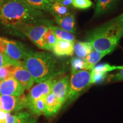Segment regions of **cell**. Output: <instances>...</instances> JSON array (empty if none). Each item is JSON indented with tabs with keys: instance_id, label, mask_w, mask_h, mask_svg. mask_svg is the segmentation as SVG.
Instances as JSON below:
<instances>
[{
	"instance_id": "277c9868",
	"label": "cell",
	"mask_w": 123,
	"mask_h": 123,
	"mask_svg": "<svg viewBox=\"0 0 123 123\" xmlns=\"http://www.w3.org/2000/svg\"><path fill=\"white\" fill-rule=\"evenodd\" d=\"M91 71L80 70L71 73L70 78V92L65 102L66 105L74 101L77 98L90 87Z\"/></svg>"
},
{
	"instance_id": "30bf717a",
	"label": "cell",
	"mask_w": 123,
	"mask_h": 123,
	"mask_svg": "<svg viewBox=\"0 0 123 123\" xmlns=\"http://www.w3.org/2000/svg\"><path fill=\"white\" fill-rule=\"evenodd\" d=\"M24 88L14 78L0 80V95L20 96L24 94Z\"/></svg>"
},
{
	"instance_id": "5bb4252c",
	"label": "cell",
	"mask_w": 123,
	"mask_h": 123,
	"mask_svg": "<svg viewBox=\"0 0 123 123\" xmlns=\"http://www.w3.org/2000/svg\"><path fill=\"white\" fill-rule=\"evenodd\" d=\"M62 106L61 101L51 92L46 97L44 116L46 117L54 116L61 110Z\"/></svg>"
},
{
	"instance_id": "d6986e66",
	"label": "cell",
	"mask_w": 123,
	"mask_h": 123,
	"mask_svg": "<svg viewBox=\"0 0 123 123\" xmlns=\"http://www.w3.org/2000/svg\"><path fill=\"white\" fill-rule=\"evenodd\" d=\"M46 96L41 97L31 103L26 105L28 108L33 115L37 116H39L44 115V109H45V102Z\"/></svg>"
},
{
	"instance_id": "7402d4cb",
	"label": "cell",
	"mask_w": 123,
	"mask_h": 123,
	"mask_svg": "<svg viewBox=\"0 0 123 123\" xmlns=\"http://www.w3.org/2000/svg\"><path fill=\"white\" fill-rule=\"evenodd\" d=\"M8 64L0 68V80H5L13 78V74L17 66L22 64Z\"/></svg>"
},
{
	"instance_id": "3957f363",
	"label": "cell",
	"mask_w": 123,
	"mask_h": 123,
	"mask_svg": "<svg viewBox=\"0 0 123 123\" xmlns=\"http://www.w3.org/2000/svg\"><path fill=\"white\" fill-rule=\"evenodd\" d=\"M123 37V13L88 32L87 41L93 50L110 54Z\"/></svg>"
},
{
	"instance_id": "ac0fdd59",
	"label": "cell",
	"mask_w": 123,
	"mask_h": 123,
	"mask_svg": "<svg viewBox=\"0 0 123 123\" xmlns=\"http://www.w3.org/2000/svg\"><path fill=\"white\" fill-rule=\"evenodd\" d=\"M108 54L105 52H100L93 50L90 54L87 55L84 60L87 66V70L91 71L104 56Z\"/></svg>"
},
{
	"instance_id": "f1b7e54d",
	"label": "cell",
	"mask_w": 123,
	"mask_h": 123,
	"mask_svg": "<svg viewBox=\"0 0 123 123\" xmlns=\"http://www.w3.org/2000/svg\"><path fill=\"white\" fill-rule=\"evenodd\" d=\"M108 82H116V81H123V68L120 69V71L116 74L111 75L107 76Z\"/></svg>"
},
{
	"instance_id": "d4e9b609",
	"label": "cell",
	"mask_w": 123,
	"mask_h": 123,
	"mask_svg": "<svg viewBox=\"0 0 123 123\" xmlns=\"http://www.w3.org/2000/svg\"><path fill=\"white\" fill-rule=\"evenodd\" d=\"M52 10L53 12L54 17L56 16V15L63 16V15L68 14L70 13L69 7L63 5L59 2H55L53 3Z\"/></svg>"
},
{
	"instance_id": "ffe728a7",
	"label": "cell",
	"mask_w": 123,
	"mask_h": 123,
	"mask_svg": "<svg viewBox=\"0 0 123 123\" xmlns=\"http://www.w3.org/2000/svg\"><path fill=\"white\" fill-rule=\"evenodd\" d=\"M43 39V42L45 46V50H53L57 38L55 36L54 32L50 27H48L47 30L44 34Z\"/></svg>"
},
{
	"instance_id": "ba28073f",
	"label": "cell",
	"mask_w": 123,
	"mask_h": 123,
	"mask_svg": "<svg viewBox=\"0 0 123 123\" xmlns=\"http://www.w3.org/2000/svg\"><path fill=\"white\" fill-rule=\"evenodd\" d=\"M6 43V49L5 54L15 61L24 59L31 51L29 50L22 42L18 41L7 39Z\"/></svg>"
},
{
	"instance_id": "cb8c5ba5",
	"label": "cell",
	"mask_w": 123,
	"mask_h": 123,
	"mask_svg": "<svg viewBox=\"0 0 123 123\" xmlns=\"http://www.w3.org/2000/svg\"><path fill=\"white\" fill-rule=\"evenodd\" d=\"M123 68V66H112L108 63H101L95 66L91 71L95 73H107L116 70H120Z\"/></svg>"
},
{
	"instance_id": "8fae6325",
	"label": "cell",
	"mask_w": 123,
	"mask_h": 123,
	"mask_svg": "<svg viewBox=\"0 0 123 123\" xmlns=\"http://www.w3.org/2000/svg\"><path fill=\"white\" fill-rule=\"evenodd\" d=\"M13 78L19 83L25 90L30 89L35 82L33 76L25 67L24 62L17 66L13 74Z\"/></svg>"
},
{
	"instance_id": "484cf974",
	"label": "cell",
	"mask_w": 123,
	"mask_h": 123,
	"mask_svg": "<svg viewBox=\"0 0 123 123\" xmlns=\"http://www.w3.org/2000/svg\"><path fill=\"white\" fill-rule=\"evenodd\" d=\"M107 73H95L91 71V82L92 84L101 83L107 78Z\"/></svg>"
},
{
	"instance_id": "603a6c76",
	"label": "cell",
	"mask_w": 123,
	"mask_h": 123,
	"mask_svg": "<svg viewBox=\"0 0 123 123\" xmlns=\"http://www.w3.org/2000/svg\"><path fill=\"white\" fill-rule=\"evenodd\" d=\"M70 63L71 73L83 70H88L87 64L84 59L79 57H74L71 59Z\"/></svg>"
},
{
	"instance_id": "52a82bcc",
	"label": "cell",
	"mask_w": 123,
	"mask_h": 123,
	"mask_svg": "<svg viewBox=\"0 0 123 123\" xmlns=\"http://www.w3.org/2000/svg\"><path fill=\"white\" fill-rule=\"evenodd\" d=\"M2 110L6 112L17 113L26 108V96L0 95Z\"/></svg>"
},
{
	"instance_id": "e0dca14e",
	"label": "cell",
	"mask_w": 123,
	"mask_h": 123,
	"mask_svg": "<svg viewBox=\"0 0 123 123\" xmlns=\"http://www.w3.org/2000/svg\"><path fill=\"white\" fill-rule=\"evenodd\" d=\"M31 6L44 12H48L53 16L52 3L50 0H25Z\"/></svg>"
},
{
	"instance_id": "8992f818",
	"label": "cell",
	"mask_w": 123,
	"mask_h": 123,
	"mask_svg": "<svg viewBox=\"0 0 123 123\" xmlns=\"http://www.w3.org/2000/svg\"><path fill=\"white\" fill-rule=\"evenodd\" d=\"M62 75L53 77L42 82L38 83L31 89L28 95L26 96V108L28 104L34 102L41 97L47 96L50 93L53 85Z\"/></svg>"
},
{
	"instance_id": "4dcf8cb0",
	"label": "cell",
	"mask_w": 123,
	"mask_h": 123,
	"mask_svg": "<svg viewBox=\"0 0 123 123\" xmlns=\"http://www.w3.org/2000/svg\"><path fill=\"white\" fill-rule=\"evenodd\" d=\"M59 2L63 5L65 6L66 7H70L71 6L73 5V0H60Z\"/></svg>"
},
{
	"instance_id": "6da1fadb",
	"label": "cell",
	"mask_w": 123,
	"mask_h": 123,
	"mask_svg": "<svg viewBox=\"0 0 123 123\" xmlns=\"http://www.w3.org/2000/svg\"><path fill=\"white\" fill-rule=\"evenodd\" d=\"M0 22L13 33L23 25H53L44 12L31 7L25 0H0Z\"/></svg>"
},
{
	"instance_id": "2e32d148",
	"label": "cell",
	"mask_w": 123,
	"mask_h": 123,
	"mask_svg": "<svg viewBox=\"0 0 123 123\" xmlns=\"http://www.w3.org/2000/svg\"><path fill=\"white\" fill-rule=\"evenodd\" d=\"M93 50L91 43L90 42L77 41L74 43V51L78 57L84 59Z\"/></svg>"
},
{
	"instance_id": "4fadbf2b",
	"label": "cell",
	"mask_w": 123,
	"mask_h": 123,
	"mask_svg": "<svg viewBox=\"0 0 123 123\" xmlns=\"http://www.w3.org/2000/svg\"><path fill=\"white\" fill-rule=\"evenodd\" d=\"M55 22L59 27L71 33H75L76 31L75 18L74 14L69 13L63 16L54 17Z\"/></svg>"
},
{
	"instance_id": "4316f807",
	"label": "cell",
	"mask_w": 123,
	"mask_h": 123,
	"mask_svg": "<svg viewBox=\"0 0 123 123\" xmlns=\"http://www.w3.org/2000/svg\"><path fill=\"white\" fill-rule=\"evenodd\" d=\"M73 6L79 9H87L91 6L92 2L91 0H73Z\"/></svg>"
},
{
	"instance_id": "5b68a950",
	"label": "cell",
	"mask_w": 123,
	"mask_h": 123,
	"mask_svg": "<svg viewBox=\"0 0 123 123\" xmlns=\"http://www.w3.org/2000/svg\"><path fill=\"white\" fill-rule=\"evenodd\" d=\"M48 27L45 25H23L16 29L15 33L18 35L26 37L38 48L45 50L43 37Z\"/></svg>"
},
{
	"instance_id": "836d02e7",
	"label": "cell",
	"mask_w": 123,
	"mask_h": 123,
	"mask_svg": "<svg viewBox=\"0 0 123 123\" xmlns=\"http://www.w3.org/2000/svg\"><path fill=\"white\" fill-rule=\"evenodd\" d=\"M50 1L52 3H54V2H59L60 0H50Z\"/></svg>"
},
{
	"instance_id": "9c48e42d",
	"label": "cell",
	"mask_w": 123,
	"mask_h": 123,
	"mask_svg": "<svg viewBox=\"0 0 123 123\" xmlns=\"http://www.w3.org/2000/svg\"><path fill=\"white\" fill-rule=\"evenodd\" d=\"M70 92V78L66 75L59 78L53 85L51 92L63 105L68 98Z\"/></svg>"
},
{
	"instance_id": "1f68e13d",
	"label": "cell",
	"mask_w": 123,
	"mask_h": 123,
	"mask_svg": "<svg viewBox=\"0 0 123 123\" xmlns=\"http://www.w3.org/2000/svg\"><path fill=\"white\" fill-rule=\"evenodd\" d=\"M6 112L1 110L0 111V123H5V119Z\"/></svg>"
},
{
	"instance_id": "7c38bea8",
	"label": "cell",
	"mask_w": 123,
	"mask_h": 123,
	"mask_svg": "<svg viewBox=\"0 0 123 123\" xmlns=\"http://www.w3.org/2000/svg\"><path fill=\"white\" fill-rule=\"evenodd\" d=\"M75 42L66 40L57 39L54 46L53 53L55 56H72L74 54V46Z\"/></svg>"
},
{
	"instance_id": "f546056e",
	"label": "cell",
	"mask_w": 123,
	"mask_h": 123,
	"mask_svg": "<svg viewBox=\"0 0 123 123\" xmlns=\"http://www.w3.org/2000/svg\"><path fill=\"white\" fill-rule=\"evenodd\" d=\"M6 40L7 38L4 37H0V53L4 54L5 53L6 49Z\"/></svg>"
},
{
	"instance_id": "e575fe53",
	"label": "cell",
	"mask_w": 123,
	"mask_h": 123,
	"mask_svg": "<svg viewBox=\"0 0 123 123\" xmlns=\"http://www.w3.org/2000/svg\"><path fill=\"white\" fill-rule=\"evenodd\" d=\"M2 110V107H1V102H0V111Z\"/></svg>"
},
{
	"instance_id": "9a60e30c",
	"label": "cell",
	"mask_w": 123,
	"mask_h": 123,
	"mask_svg": "<svg viewBox=\"0 0 123 123\" xmlns=\"http://www.w3.org/2000/svg\"><path fill=\"white\" fill-rule=\"evenodd\" d=\"M120 0H97L95 15L96 17L104 15L115 8Z\"/></svg>"
},
{
	"instance_id": "7a4b0ae2",
	"label": "cell",
	"mask_w": 123,
	"mask_h": 123,
	"mask_svg": "<svg viewBox=\"0 0 123 123\" xmlns=\"http://www.w3.org/2000/svg\"><path fill=\"white\" fill-rule=\"evenodd\" d=\"M26 68L37 83L53 77L63 75L66 70V64L56 56L47 52L31 51L24 59Z\"/></svg>"
},
{
	"instance_id": "44dd1931",
	"label": "cell",
	"mask_w": 123,
	"mask_h": 123,
	"mask_svg": "<svg viewBox=\"0 0 123 123\" xmlns=\"http://www.w3.org/2000/svg\"><path fill=\"white\" fill-rule=\"evenodd\" d=\"M49 27H50L54 32L57 39L66 40V41L75 42V37L72 33L61 29V27L54 26V25H51Z\"/></svg>"
},
{
	"instance_id": "83f0119b",
	"label": "cell",
	"mask_w": 123,
	"mask_h": 123,
	"mask_svg": "<svg viewBox=\"0 0 123 123\" xmlns=\"http://www.w3.org/2000/svg\"><path fill=\"white\" fill-rule=\"evenodd\" d=\"M22 62L21 61H15L7 56L6 54L0 53V68L3 66L8 64H19Z\"/></svg>"
},
{
	"instance_id": "d6a6232c",
	"label": "cell",
	"mask_w": 123,
	"mask_h": 123,
	"mask_svg": "<svg viewBox=\"0 0 123 123\" xmlns=\"http://www.w3.org/2000/svg\"><path fill=\"white\" fill-rule=\"evenodd\" d=\"M19 123H37V119L33 116H32L29 119Z\"/></svg>"
}]
</instances>
